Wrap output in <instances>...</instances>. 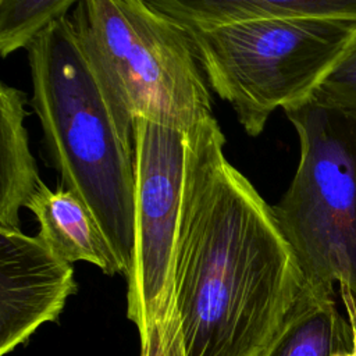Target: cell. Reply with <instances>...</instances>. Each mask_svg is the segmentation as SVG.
Returning a JSON list of instances; mask_svg holds the SVG:
<instances>
[{
  "mask_svg": "<svg viewBox=\"0 0 356 356\" xmlns=\"http://www.w3.org/2000/svg\"><path fill=\"white\" fill-rule=\"evenodd\" d=\"M189 154L172 270L184 356H263L306 281L273 206L234 167L210 117Z\"/></svg>",
  "mask_w": 356,
  "mask_h": 356,
  "instance_id": "1",
  "label": "cell"
},
{
  "mask_svg": "<svg viewBox=\"0 0 356 356\" xmlns=\"http://www.w3.org/2000/svg\"><path fill=\"white\" fill-rule=\"evenodd\" d=\"M25 50L46 161L92 210L127 278L136 249L134 146L117 131L70 15Z\"/></svg>",
  "mask_w": 356,
  "mask_h": 356,
  "instance_id": "2",
  "label": "cell"
},
{
  "mask_svg": "<svg viewBox=\"0 0 356 356\" xmlns=\"http://www.w3.org/2000/svg\"><path fill=\"white\" fill-rule=\"evenodd\" d=\"M70 19L125 143L136 117L185 132L214 117L186 28L149 1L81 0Z\"/></svg>",
  "mask_w": 356,
  "mask_h": 356,
  "instance_id": "3",
  "label": "cell"
},
{
  "mask_svg": "<svg viewBox=\"0 0 356 356\" xmlns=\"http://www.w3.org/2000/svg\"><path fill=\"white\" fill-rule=\"evenodd\" d=\"M186 31L209 88L256 138L277 108L314 95L356 36V22L275 17Z\"/></svg>",
  "mask_w": 356,
  "mask_h": 356,
  "instance_id": "4",
  "label": "cell"
},
{
  "mask_svg": "<svg viewBox=\"0 0 356 356\" xmlns=\"http://www.w3.org/2000/svg\"><path fill=\"white\" fill-rule=\"evenodd\" d=\"M284 113L299 161L273 206L278 225L307 286L356 300V117L313 97Z\"/></svg>",
  "mask_w": 356,
  "mask_h": 356,
  "instance_id": "5",
  "label": "cell"
},
{
  "mask_svg": "<svg viewBox=\"0 0 356 356\" xmlns=\"http://www.w3.org/2000/svg\"><path fill=\"white\" fill-rule=\"evenodd\" d=\"M136 249L127 277V314L140 345L174 316L172 270L188 172V132L134 121Z\"/></svg>",
  "mask_w": 356,
  "mask_h": 356,
  "instance_id": "6",
  "label": "cell"
},
{
  "mask_svg": "<svg viewBox=\"0 0 356 356\" xmlns=\"http://www.w3.org/2000/svg\"><path fill=\"white\" fill-rule=\"evenodd\" d=\"M76 292L71 263L38 235L0 227V355L58 318Z\"/></svg>",
  "mask_w": 356,
  "mask_h": 356,
  "instance_id": "7",
  "label": "cell"
},
{
  "mask_svg": "<svg viewBox=\"0 0 356 356\" xmlns=\"http://www.w3.org/2000/svg\"><path fill=\"white\" fill-rule=\"evenodd\" d=\"M38 220V236L64 260L88 261L106 274H122L121 266L88 204L61 184L50 189L43 181L25 206Z\"/></svg>",
  "mask_w": 356,
  "mask_h": 356,
  "instance_id": "8",
  "label": "cell"
},
{
  "mask_svg": "<svg viewBox=\"0 0 356 356\" xmlns=\"http://www.w3.org/2000/svg\"><path fill=\"white\" fill-rule=\"evenodd\" d=\"M185 28L207 29L250 19L312 17L356 22V0H146Z\"/></svg>",
  "mask_w": 356,
  "mask_h": 356,
  "instance_id": "9",
  "label": "cell"
},
{
  "mask_svg": "<svg viewBox=\"0 0 356 356\" xmlns=\"http://www.w3.org/2000/svg\"><path fill=\"white\" fill-rule=\"evenodd\" d=\"M26 106L25 92L0 83V227L4 228H19V210L42 182L29 147Z\"/></svg>",
  "mask_w": 356,
  "mask_h": 356,
  "instance_id": "10",
  "label": "cell"
},
{
  "mask_svg": "<svg viewBox=\"0 0 356 356\" xmlns=\"http://www.w3.org/2000/svg\"><path fill=\"white\" fill-rule=\"evenodd\" d=\"M352 341V325L334 295L306 285L295 310L263 356H332Z\"/></svg>",
  "mask_w": 356,
  "mask_h": 356,
  "instance_id": "11",
  "label": "cell"
},
{
  "mask_svg": "<svg viewBox=\"0 0 356 356\" xmlns=\"http://www.w3.org/2000/svg\"><path fill=\"white\" fill-rule=\"evenodd\" d=\"M81 0H0V54L26 49L51 22L72 11Z\"/></svg>",
  "mask_w": 356,
  "mask_h": 356,
  "instance_id": "12",
  "label": "cell"
},
{
  "mask_svg": "<svg viewBox=\"0 0 356 356\" xmlns=\"http://www.w3.org/2000/svg\"><path fill=\"white\" fill-rule=\"evenodd\" d=\"M312 97L356 117V36Z\"/></svg>",
  "mask_w": 356,
  "mask_h": 356,
  "instance_id": "13",
  "label": "cell"
},
{
  "mask_svg": "<svg viewBox=\"0 0 356 356\" xmlns=\"http://www.w3.org/2000/svg\"><path fill=\"white\" fill-rule=\"evenodd\" d=\"M140 356H184L178 323L153 331L146 343L140 346Z\"/></svg>",
  "mask_w": 356,
  "mask_h": 356,
  "instance_id": "14",
  "label": "cell"
},
{
  "mask_svg": "<svg viewBox=\"0 0 356 356\" xmlns=\"http://www.w3.org/2000/svg\"><path fill=\"white\" fill-rule=\"evenodd\" d=\"M341 296L345 303V307L348 312V318L352 325V341H350V343L335 350L332 353V356H356V300L350 295L343 293V292H341Z\"/></svg>",
  "mask_w": 356,
  "mask_h": 356,
  "instance_id": "15",
  "label": "cell"
}]
</instances>
